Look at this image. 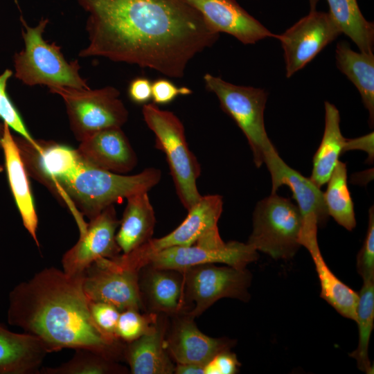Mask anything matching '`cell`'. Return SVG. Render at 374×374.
<instances>
[{"label": "cell", "mask_w": 374, "mask_h": 374, "mask_svg": "<svg viewBox=\"0 0 374 374\" xmlns=\"http://www.w3.org/2000/svg\"><path fill=\"white\" fill-rule=\"evenodd\" d=\"M88 13L82 57H103L180 78L198 53L218 39L184 0H76Z\"/></svg>", "instance_id": "cell-1"}, {"label": "cell", "mask_w": 374, "mask_h": 374, "mask_svg": "<svg viewBox=\"0 0 374 374\" xmlns=\"http://www.w3.org/2000/svg\"><path fill=\"white\" fill-rule=\"evenodd\" d=\"M82 278L51 267L17 284L8 295V323L37 337L49 353L84 348L123 358L125 343L109 342L95 326Z\"/></svg>", "instance_id": "cell-2"}, {"label": "cell", "mask_w": 374, "mask_h": 374, "mask_svg": "<svg viewBox=\"0 0 374 374\" xmlns=\"http://www.w3.org/2000/svg\"><path fill=\"white\" fill-rule=\"evenodd\" d=\"M42 150L26 146L21 152L28 175L44 185L73 215L80 234L87 223L110 205L139 193L149 192L161 172L148 168L132 175L114 173L85 161L76 149L39 141Z\"/></svg>", "instance_id": "cell-3"}, {"label": "cell", "mask_w": 374, "mask_h": 374, "mask_svg": "<svg viewBox=\"0 0 374 374\" xmlns=\"http://www.w3.org/2000/svg\"><path fill=\"white\" fill-rule=\"evenodd\" d=\"M21 21L24 28V47L15 54L13 59L17 79L28 86L89 89L80 74L78 60L68 62L60 46L44 39L48 19H42L34 27L29 26L22 17Z\"/></svg>", "instance_id": "cell-4"}, {"label": "cell", "mask_w": 374, "mask_h": 374, "mask_svg": "<svg viewBox=\"0 0 374 374\" xmlns=\"http://www.w3.org/2000/svg\"><path fill=\"white\" fill-rule=\"evenodd\" d=\"M142 114L155 136V148L166 155L176 193L188 211L202 195L197 185L201 166L188 147L184 126L173 112L154 103L143 105Z\"/></svg>", "instance_id": "cell-5"}, {"label": "cell", "mask_w": 374, "mask_h": 374, "mask_svg": "<svg viewBox=\"0 0 374 374\" xmlns=\"http://www.w3.org/2000/svg\"><path fill=\"white\" fill-rule=\"evenodd\" d=\"M222 208L221 195L202 196L175 229L160 238H152L128 253L120 254L116 258V262L123 268L139 271L153 254L167 248L193 244L210 248L223 247L226 242L217 227Z\"/></svg>", "instance_id": "cell-6"}, {"label": "cell", "mask_w": 374, "mask_h": 374, "mask_svg": "<svg viewBox=\"0 0 374 374\" xmlns=\"http://www.w3.org/2000/svg\"><path fill=\"white\" fill-rule=\"evenodd\" d=\"M204 81L207 90L217 97L222 109L244 134L255 166L261 167L265 158L276 150L265 127L267 91L260 88L236 85L210 73L204 75Z\"/></svg>", "instance_id": "cell-7"}, {"label": "cell", "mask_w": 374, "mask_h": 374, "mask_svg": "<svg viewBox=\"0 0 374 374\" xmlns=\"http://www.w3.org/2000/svg\"><path fill=\"white\" fill-rule=\"evenodd\" d=\"M301 226L297 206L288 198L271 193L255 206L253 229L247 243L275 260H289L301 246Z\"/></svg>", "instance_id": "cell-8"}, {"label": "cell", "mask_w": 374, "mask_h": 374, "mask_svg": "<svg viewBox=\"0 0 374 374\" xmlns=\"http://www.w3.org/2000/svg\"><path fill=\"white\" fill-rule=\"evenodd\" d=\"M49 91L64 100L70 128L79 141L102 129L121 127L128 119L120 91L114 87L97 89L55 87Z\"/></svg>", "instance_id": "cell-9"}, {"label": "cell", "mask_w": 374, "mask_h": 374, "mask_svg": "<svg viewBox=\"0 0 374 374\" xmlns=\"http://www.w3.org/2000/svg\"><path fill=\"white\" fill-rule=\"evenodd\" d=\"M182 271L186 299L193 303V308L186 314L194 319L223 298L245 302L250 299L248 289L252 276L246 268L204 264Z\"/></svg>", "instance_id": "cell-10"}, {"label": "cell", "mask_w": 374, "mask_h": 374, "mask_svg": "<svg viewBox=\"0 0 374 374\" xmlns=\"http://www.w3.org/2000/svg\"><path fill=\"white\" fill-rule=\"evenodd\" d=\"M271 175V193H276L283 185L292 192L301 217L300 242L310 252L319 249L317 229L325 226L329 215L323 193L310 178L303 177L290 167L276 152L265 161Z\"/></svg>", "instance_id": "cell-11"}, {"label": "cell", "mask_w": 374, "mask_h": 374, "mask_svg": "<svg viewBox=\"0 0 374 374\" xmlns=\"http://www.w3.org/2000/svg\"><path fill=\"white\" fill-rule=\"evenodd\" d=\"M342 33L329 12L310 9L283 34L278 35L284 52L286 76L291 77Z\"/></svg>", "instance_id": "cell-12"}, {"label": "cell", "mask_w": 374, "mask_h": 374, "mask_svg": "<svg viewBox=\"0 0 374 374\" xmlns=\"http://www.w3.org/2000/svg\"><path fill=\"white\" fill-rule=\"evenodd\" d=\"M82 288L87 299L114 305L121 312L144 307L139 272L123 268L113 258H100L84 272Z\"/></svg>", "instance_id": "cell-13"}, {"label": "cell", "mask_w": 374, "mask_h": 374, "mask_svg": "<svg viewBox=\"0 0 374 374\" xmlns=\"http://www.w3.org/2000/svg\"><path fill=\"white\" fill-rule=\"evenodd\" d=\"M118 225L114 204L89 220L78 242L62 256L64 272L71 276H82L97 260L120 255L121 251L116 240Z\"/></svg>", "instance_id": "cell-14"}, {"label": "cell", "mask_w": 374, "mask_h": 374, "mask_svg": "<svg viewBox=\"0 0 374 374\" xmlns=\"http://www.w3.org/2000/svg\"><path fill=\"white\" fill-rule=\"evenodd\" d=\"M258 258V251L248 243L230 241L220 248L197 244L167 248L153 254L147 265L181 271L195 265L215 263L246 268Z\"/></svg>", "instance_id": "cell-15"}, {"label": "cell", "mask_w": 374, "mask_h": 374, "mask_svg": "<svg viewBox=\"0 0 374 374\" xmlns=\"http://www.w3.org/2000/svg\"><path fill=\"white\" fill-rule=\"evenodd\" d=\"M217 33L229 34L244 44H253L275 35L252 17L235 0H184Z\"/></svg>", "instance_id": "cell-16"}, {"label": "cell", "mask_w": 374, "mask_h": 374, "mask_svg": "<svg viewBox=\"0 0 374 374\" xmlns=\"http://www.w3.org/2000/svg\"><path fill=\"white\" fill-rule=\"evenodd\" d=\"M177 317L165 338L166 350L176 364L205 366L215 355L230 350L235 344L227 338L206 335L197 327L194 318L186 313Z\"/></svg>", "instance_id": "cell-17"}, {"label": "cell", "mask_w": 374, "mask_h": 374, "mask_svg": "<svg viewBox=\"0 0 374 374\" xmlns=\"http://www.w3.org/2000/svg\"><path fill=\"white\" fill-rule=\"evenodd\" d=\"M76 150L90 164L117 174L129 172L138 161L136 154L121 127L98 130L80 141Z\"/></svg>", "instance_id": "cell-18"}, {"label": "cell", "mask_w": 374, "mask_h": 374, "mask_svg": "<svg viewBox=\"0 0 374 374\" xmlns=\"http://www.w3.org/2000/svg\"><path fill=\"white\" fill-rule=\"evenodd\" d=\"M139 285L150 312L177 316L185 314L187 301L183 271L147 265L139 271Z\"/></svg>", "instance_id": "cell-19"}, {"label": "cell", "mask_w": 374, "mask_h": 374, "mask_svg": "<svg viewBox=\"0 0 374 374\" xmlns=\"http://www.w3.org/2000/svg\"><path fill=\"white\" fill-rule=\"evenodd\" d=\"M1 148L4 156L8 184L24 226L39 247L37 238L38 218L28 179V174L10 128L3 123Z\"/></svg>", "instance_id": "cell-20"}, {"label": "cell", "mask_w": 374, "mask_h": 374, "mask_svg": "<svg viewBox=\"0 0 374 374\" xmlns=\"http://www.w3.org/2000/svg\"><path fill=\"white\" fill-rule=\"evenodd\" d=\"M48 353L35 336L14 332L0 324V374H39Z\"/></svg>", "instance_id": "cell-21"}, {"label": "cell", "mask_w": 374, "mask_h": 374, "mask_svg": "<svg viewBox=\"0 0 374 374\" xmlns=\"http://www.w3.org/2000/svg\"><path fill=\"white\" fill-rule=\"evenodd\" d=\"M166 326L159 320L154 328L137 339L125 343L123 358L133 374H172L175 364L165 344Z\"/></svg>", "instance_id": "cell-22"}, {"label": "cell", "mask_w": 374, "mask_h": 374, "mask_svg": "<svg viewBox=\"0 0 374 374\" xmlns=\"http://www.w3.org/2000/svg\"><path fill=\"white\" fill-rule=\"evenodd\" d=\"M148 193H136L126 198L127 204L116 234V242L123 254L152 238L156 218Z\"/></svg>", "instance_id": "cell-23"}, {"label": "cell", "mask_w": 374, "mask_h": 374, "mask_svg": "<svg viewBox=\"0 0 374 374\" xmlns=\"http://www.w3.org/2000/svg\"><path fill=\"white\" fill-rule=\"evenodd\" d=\"M325 127L321 143L312 160L310 180L318 187L325 185L330 179L344 153L346 139L340 129V115L330 103L325 104Z\"/></svg>", "instance_id": "cell-24"}, {"label": "cell", "mask_w": 374, "mask_h": 374, "mask_svg": "<svg viewBox=\"0 0 374 374\" xmlns=\"http://www.w3.org/2000/svg\"><path fill=\"white\" fill-rule=\"evenodd\" d=\"M336 61L338 69L345 74L359 91L364 107L369 114V125L374 123V55L355 52L348 42L337 44Z\"/></svg>", "instance_id": "cell-25"}, {"label": "cell", "mask_w": 374, "mask_h": 374, "mask_svg": "<svg viewBox=\"0 0 374 374\" xmlns=\"http://www.w3.org/2000/svg\"><path fill=\"white\" fill-rule=\"evenodd\" d=\"M321 286L320 296L342 317L356 321L359 293L340 280L326 263L320 249L310 253Z\"/></svg>", "instance_id": "cell-26"}, {"label": "cell", "mask_w": 374, "mask_h": 374, "mask_svg": "<svg viewBox=\"0 0 374 374\" xmlns=\"http://www.w3.org/2000/svg\"><path fill=\"white\" fill-rule=\"evenodd\" d=\"M329 13L361 52L373 53L374 25L363 16L357 0H327Z\"/></svg>", "instance_id": "cell-27"}, {"label": "cell", "mask_w": 374, "mask_h": 374, "mask_svg": "<svg viewBox=\"0 0 374 374\" xmlns=\"http://www.w3.org/2000/svg\"><path fill=\"white\" fill-rule=\"evenodd\" d=\"M347 168L339 161L328 179L323 199L329 216L348 231L356 226L354 204L348 187Z\"/></svg>", "instance_id": "cell-28"}, {"label": "cell", "mask_w": 374, "mask_h": 374, "mask_svg": "<svg viewBox=\"0 0 374 374\" xmlns=\"http://www.w3.org/2000/svg\"><path fill=\"white\" fill-rule=\"evenodd\" d=\"M359 293L356 321L359 330L357 348L349 354L356 360L358 368L367 374L373 373L368 357L369 341L374 327V279L363 280Z\"/></svg>", "instance_id": "cell-29"}, {"label": "cell", "mask_w": 374, "mask_h": 374, "mask_svg": "<svg viewBox=\"0 0 374 374\" xmlns=\"http://www.w3.org/2000/svg\"><path fill=\"white\" fill-rule=\"evenodd\" d=\"M69 361L55 367H42L39 374L125 373L127 369L116 361L91 350L79 348Z\"/></svg>", "instance_id": "cell-30"}, {"label": "cell", "mask_w": 374, "mask_h": 374, "mask_svg": "<svg viewBox=\"0 0 374 374\" xmlns=\"http://www.w3.org/2000/svg\"><path fill=\"white\" fill-rule=\"evenodd\" d=\"M128 309L121 311L116 326V336L124 343L133 341L149 332L158 321L157 313L141 314Z\"/></svg>", "instance_id": "cell-31"}, {"label": "cell", "mask_w": 374, "mask_h": 374, "mask_svg": "<svg viewBox=\"0 0 374 374\" xmlns=\"http://www.w3.org/2000/svg\"><path fill=\"white\" fill-rule=\"evenodd\" d=\"M93 322L102 336L112 344L121 341L116 336V326L121 311L112 305L104 302L89 303Z\"/></svg>", "instance_id": "cell-32"}, {"label": "cell", "mask_w": 374, "mask_h": 374, "mask_svg": "<svg viewBox=\"0 0 374 374\" xmlns=\"http://www.w3.org/2000/svg\"><path fill=\"white\" fill-rule=\"evenodd\" d=\"M356 267L363 280L374 279V208L368 210V223L363 244L357 256Z\"/></svg>", "instance_id": "cell-33"}, {"label": "cell", "mask_w": 374, "mask_h": 374, "mask_svg": "<svg viewBox=\"0 0 374 374\" xmlns=\"http://www.w3.org/2000/svg\"><path fill=\"white\" fill-rule=\"evenodd\" d=\"M0 118L3 119L4 123L17 132L21 138L28 142L37 151L42 150L39 141L35 140L30 135L7 92L2 96L0 101Z\"/></svg>", "instance_id": "cell-34"}, {"label": "cell", "mask_w": 374, "mask_h": 374, "mask_svg": "<svg viewBox=\"0 0 374 374\" xmlns=\"http://www.w3.org/2000/svg\"><path fill=\"white\" fill-rule=\"evenodd\" d=\"M192 93L193 91L188 87H179L166 78L157 79L152 83V99L157 105L169 104L178 96H186Z\"/></svg>", "instance_id": "cell-35"}, {"label": "cell", "mask_w": 374, "mask_h": 374, "mask_svg": "<svg viewBox=\"0 0 374 374\" xmlns=\"http://www.w3.org/2000/svg\"><path fill=\"white\" fill-rule=\"evenodd\" d=\"M240 366L236 355L225 350L215 355L204 366V374H235Z\"/></svg>", "instance_id": "cell-36"}, {"label": "cell", "mask_w": 374, "mask_h": 374, "mask_svg": "<svg viewBox=\"0 0 374 374\" xmlns=\"http://www.w3.org/2000/svg\"><path fill=\"white\" fill-rule=\"evenodd\" d=\"M128 95L132 101L145 105L152 99V82L145 77L133 79L128 87Z\"/></svg>", "instance_id": "cell-37"}, {"label": "cell", "mask_w": 374, "mask_h": 374, "mask_svg": "<svg viewBox=\"0 0 374 374\" xmlns=\"http://www.w3.org/2000/svg\"><path fill=\"white\" fill-rule=\"evenodd\" d=\"M373 139L374 134L373 132L355 139H346L344 152L352 150H360L364 151L368 154L366 162L372 163L374 159Z\"/></svg>", "instance_id": "cell-38"}, {"label": "cell", "mask_w": 374, "mask_h": 374, "mask_svg": "<svg viewBox=\"0 0 374 374\" xmlns=\"http://www.w3.org/2000/svg\"><path fill=\"white\" fill-rule=\"evenodd\" d=\"M174 373L176 374H204V366L198 364H176Z\"/></svg>", "instance_id": "cell-39"}, {"label": "cell", "mask_w": 374, "mask_h": 374, "mask_svg": "<svg viewBox=\"0 0 374 374\" xmlns=\"http://www.w3.org/2000/svg\"><path fill=\"white\" fill-rule=\"evenodd\" d=\"M12 75V71L10 69H6L0 75V101L2 96L6 93L7 83Z\"/></svg>", "instance_id": "cell-40"}, {"label": "cell", "mask_w": 374, "mask_h": 374, "mask_svg": "<svg viewBox=\"0 0 374 374\" xmlns=\"http://www.w3.org/2000/svg\"><path fill=\"white\" fill-rule=\"evenodd\" d=\"M3 128H4L3 123H0V148H1V141L3 136Z\"/></svg>", "instance_id": "cell-41"}, {"label": "cell", "mask_w": 374, "mask_h": 374, "mask_svg": "<svg viewBox=\"0 0 374 374\" xmlns=\"http://www.w3.org/2000/svg\"><path fill=\"white\" fill-rule=\"evenodd\" d=\"M4 169V166L0 163V172H3Z\"/></svg>", "instance_id": "cell-42"}]
</instances>
